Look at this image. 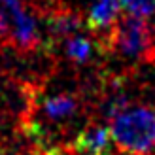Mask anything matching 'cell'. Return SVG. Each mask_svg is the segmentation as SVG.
I'll list each match as a JSON object with an SVG mask.
<instances>
[{
  "label": "cell",
  "mask_w": 155,
  "mask_h": 155,
  "mask_svg": "<svg viewBox=\"0 0 155 155\" xmlns=\"http://www.w3.org/2000/svg\"><path fill=\"white\" fill-rule=\"evenodd\" d=\"M112 144L110 129L98 123H89L78 133L70 148L74 155H110Z\"/></svg>",
  "instance_id": "cell-4"
},
{
  "label": "cell",
  "mask_w": 155,
  "mask_h": 155,
  "mask_svg": "<svg viewBox=\"0 0 155 155\" xmlns=\"http://www.w3.org/2000/svg\"><path fill=\"white\" fill-rule=\"evenodd\" d=\"M97 42L102 53H112L123 59H151L155 51V36L150 23L134 15L119 17L108 34Z\"/></svg>",
  "instance_id": "cell-2"
},
{
  "label": "cell",
  "mask_w": 155,
  "mask_h": 155,
  "mask_svg": "<svg viewBox=\"0 0 155 155\" xmlns=\"http://www.w3.org/2000/svg\"><path fill=\"white\" fill-rule=\"evenodd\" d=\"M121 0H95L87 15V28L93 34H97V40L108 34L119 19Z\"/></svg>",
  "instance_id": "cell-7"
},
{
  "label": "cell",
  "mask_w": 155,
  "mask_h": 155,
  "mask_svg": "<svg viewBox=\"0 0 155 155\" xmlns=\"http://www.w3.org/2000/svg\"><path fill=\"white\" fill-rule=\"evenodd\" d=\"M97 49L100 51L98 42H97V45H95V44L89 40V38H85V36H81V34L70 36V38H66V40H64V53H66V57L70 59L72 63H76V64H85V63H89V61L95 57Z\"/></svg>",
  "instance_id": "cell-8"
},
{
  "label": "cell",
  "mask_w": 155,
  "mask_h": 155,
  "mask_svg": "<svg viewBox=\"0 0 155 155\" xmlns=\"http://www.w3.org/2000/svg\"><path fill=\"white\" fill-rule=\"evenodd\" d=\"M112 142L125 155H155V108L127 106L110 119Z\"/></svg>",
  "instance_id": "cell-1"
},
{
  "label": "cell",
  "mask_w": 155,
  "mask_h": 155,
  "mask_svg": "<svg viewBox=\"0 0 155 155\" xmlns=\"http://www.w3.org/2000/svg\"><path fill=\"white\" fill-rule=\"evenodd\" d=\"M0 42L21 53H30L44 44L38 21L23 0H0Z\"/></svg>",
  "instance_id": "cell-3"
},
{
  "label": "cell",
  "mask_w": 155,
  "mask_h": 155,
  "mask_svg": "<svg viewBox=\"0 0 155 155\" xmlns=\"http://www.w3.org/2000/svg\"><path fill=\"white\" fill-rule=\"evenodd\" d=\"M121 6L129 15L142 19H150L155 13V0H121Z\"/></svg>",
  "instance_id": "cell-9"
},
{
  "label": "cell",
  "mask_w": 155,
  "mask_h": 155,
  "mask_svg": "<svg viewBox=\"0 0 155 155\" xmlns=\"http://www.w3.org/2000/svg\"><path fill=\"white\" fill-rule=\"evenodd\" d=\"M42 117L51 123L72 121L80 112V98L72 93H59L53 97H45L40 102Z\"/></svg>",
  "instance_id": "cell-6"
},
{
  "label": "cell",
  "mask_w": 155,
  "mask_h": 155,
  "mask_svg": "<svg viewBox=\"0 0 155 155\" xmlns=\"http://www.w3.org/2000/svg\"><path fill=\"white\" fill-rule=\"evenodd\" d=\"M45 30L53 44L64 42L66 38L80 34L81 30V17L74 10L64 6H57L45 13Z\"/></svg>",
  "instance_id": "cell-5"
}]
</instances>
